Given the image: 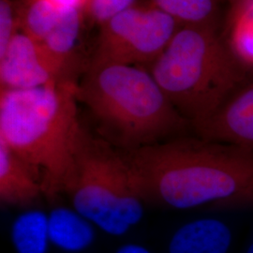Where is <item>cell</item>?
<instances>
[{
  "instance_id": "5b68a950",
  "label": "cell",
  "mask_w": 253,
  "mask_h": 253,
  "mask_svg": "<svg viewBox=\"0 0 253 253\" xmlns=\"http://www.w3.org/2000/svg\"><path fill=\"white\" fill-rule=\"evenodd\" d=\"M64 193L75 211L108 235H125L144 215L145 202L133 185L122 151L84 126Z\"/></svg>"
},
{
  "instance_id": "52a82bcc",
  "label": "cell",
  "mask_w": 253,
  "mask_h": 253,
  "mask_svg": "<svg viewBox=\"0 0 253 253\" xmlns=\"http://www.w3.org/2000/svg\"><path fill=\"white\" fill-rule=\"evenodd\" d=\"M67 80L72 79L46 53L42 43L22 32L0 54V89H28Z\"/></svg>"
},
{
  "instance_id": "5bb4252c",
  "label": "cell",
  "mask_w": 253,
  "mask_h": 253,
  "mask_svg": "<svg viewBox=\"0 0 253 253\" xmlns=\"http://www.w3.org/2000/svg\"><path fill=\"white\" fill-rule=\"evenodd\" d=\"M10 236L17 253H45L50 242L48 217L39 210L22 214L13 222Z\"/></svg>"
},
{
  "instance_id": "8992f818",
  "label": "cell",
  "mask_w": 253,
  "mask_h": 253,
  "mask_svg": "<svg viewBox=\"0 0 253 253\" xmlns=\"http://www.w3.org/2000/svg\"><path fill=\"white\" fill-rule=\"evenodd\" d=\"M182 27L148 1L136 3L100 26L93 63L149 65Z\"/></svg>"
},
{
  "instance_id": "ba28073f",
  "label": "cell",
  "mask_w": 253,
  "mask_h": 253,
  "mask_svg": "<svg viewBox=\"0 0 253 253\" xmlns=\"http://www.w3.org/2000/svg\"><path fill=\"white\" fill-rule=\"evenodd\" d=\"M191 126L200 138L253 154V83L229 98L209 118Z\"/></svg>"
},
{
  "instance_id": "7c38bea8",
  "label": "cell",
  "mask_w": 253,
  "mask_h": 253,
  "mask_svg": "<svg viewBox=\"0 0 253 253\" xmlns=\"http://www.w3.org/2000/svg\"><path fill=\"white\" fill-rule=\"evenodd\" d=\"M48 225L50 242L65 252H82L95 239L92 223L75 210L55 208L48 217Z\"/></svg>"
},
{
  "instance_id": "6da1fadb",
  "label": "cell",
  "mask_w": 253,
  "mask_h": 253,
  "mask_svg": "<svg viewBox=\"0 0 253 253\" xmlns=\"http://www.w3.org/2000/svg\"><path fill=\"white\" fill-rule=\"evenodd\" d=\"M144 202L175 209L253 206V154L203 138H177L123 151Z\"/></svg>"
},
{
  "instance_id": "2e32d148",
  "label": "cell",
  "mask_w": 253,
  "mask_h": 253,
  "mask_svg": "<svg viewBox=\"0 0 253 253\" xmlns=\"http://www.w3.org/2000/svg\"><path fill=\"white\" fill-rule=\"evenodd\" d=\"M21 32L38 42H42L54 28L60 11L48 0H22Z\"/></svg>"
},
{
  "instance_id": "44dd1931",
  "label": "cell",
  "mask_w": 253,
  "mask_h": 253,
  "mask_svg": "<svg viewBox=\"0 0 253 253\" xmlns=\"http://www.w3.org/2000/svg\"><path fill=\"white\" fill-rule=\"evenodd\" d=\"M247 253H253V242L251 244V246L249 247V249H248V251H247Z\"/></svg>"
},
{
  "instance_id": "7402d4cb",
  "label": "cell",
  "mask_w": 253,
  "mask_h": 253,
  "mask_svg": "<svg viewBox=\"0 0 253 253\" xmlns=\"http://www.w3.org/2000/svg\"><path fill=\"white\" fill-rule=\"evenodd\" d=\"M227 1H229L231 4H233V3H235V1H237V0H227Z\"/></svg>"
},
{
  "instance_id": "3957f363",
  "label": "cell",
  "mask_w": 253,
  "mask_h": 253,
  "mask_svg": "<svg viewBox=\"0 0 253 253\" xmlns=\"http://www.w3.org/2000/svg\"><path fill=\"white\" fill-rule=\"evenodd\" d=\"M77 96L98 120L100 137L123 151L161 143L190 125L141 66L91 62Z\"/></svg>"
},
{
  "instance_id": "4fadbf2b",
  "label": "cell",
  "mask_w": 253,
  "mask_h": 253,
  "mask_svg": "<svg viewBox=\"0 0 253 253\" xmlns=\"http://www.w3.org/2000/svg\"><path fill=\"white\" fill-rule=\"evenodd\" d=\"M223 40L239 63L253 69V0L231 4Z\"/></svg>"
},
{
  "instance_id": "9a60e30c",
  "label": "cell",
  "mask_w": 253,
  "mask_h": 253,
  "mask_svg": "<svg viewBox=\"0 0 253 253\" xmlns=\"http://www.w3.org/2000/svg\"><path fill=\"white\" fill-rule=\"evenodd\" d=\"M181 26L215 27L220 0H149Z\"/></svg>"
},
{
  "instance_id": "277c9868",
  "label": "cell",
  "mask_w": 253,
  "mask_h": 253,
  "mask_svg": "<svg viewBox=\"0 0 253 253\" xmlns=\"http://www.w3.org/2000/svg\"><path fill=\"white\" fill-rule=\"evenodd\" d=\"M215 27L183 26L147 70L190 126L209 118L244 79ZM146 69V68H145Z\"/></svg>"
},
{
  "instance_id": "e0dca14e",
  "label": "cell",
  "mask_w": 253,
  "mask_h": 253,
  "mask_svg": "<svg viewBox=\"0 0 253 253\" xmlns=\"http://www.w3.org/2000/svg\"><path fill=\"white\" fill-rule=\"evenodd\" d=\"M20 32V2L14 0H0V54H4L12 40Z\"/></svg>"
},
{
  "instance_id": "ffe728a7",
  "label": "cell",
  "mask_w": 253,
  "mask_h": 253,
  "mask_svg": "<svg viewBox=\"0 0 253 253\" xmlns=\"http://www.w3.org/2000/svg\"><path fill=\"white\" fill-rule=\"evenodd\" d=\"M116 253H151L141 245L126 244L121 246Z\"/></svg>"
},
{
  "instance_id": "9c48e42d",
  "label": "cell",
  "mask_w": 253,
  "mask_h": 253,
  "mask_svg": "<svg viewBox=\"0 0 253 253\" xmlns=\"http://www.w3.org/2000/svg\"><path fill=\"white\" fill-rule=\"evenodd\" d=\"M43 195L36 174L3 142H0V203L4 207H28Z\"/></svg>"
},
{
  "instance_id": "d6986e66",
  "label": "cell",
  "mask_w": 253,
  "mask_h": 253,
  "mask_svg": "<svg viewBox=\"0 0 253 253\" xmlns=\"http://www.w3.org/2000/svg\"><path fill=\"white\" fill-rule=\"evenodd\" d=\"M54 5L59 10L73 9V8H83L84 0H48Z\"/></svg>"
},
{
  "instance_id": "ac0fdd59",
  "label": "cell",
  "mask_w": 253,
  "mask_h": 253,
  "mask_svg": "<svg viewBox=\"0 0 253 253\" xmlns=\"http://www.w3.org/2000/svg\"><path fill=\"white\" fill-rule=\"evenodd\" d=\"M138 3V0H84L85 18L99 26Z\"/></svg>"
},
{
  "instance_id": "30bf717a",
  "label": "cell",
  "mask_w": 253,
  "mask_h": 253,
  "mask_svg": "<svg viewBox=\"0 0 253 253\" xmlns=\"http://www.w3.org/2000/svg\"><path fill=\"white\" fill-rule=\"evenodd\" d=\"M231 229L214 217L199 218L181 226L172 235L169 253H228Z\"/></svg>"
},
{
  "instance_id": "7a4b0ae2",
  "label": "cell",
  "mask_w": 253,
  "mask_h": 253,
  "mask_svg": "<svg viewBox=\"0 0 253 253\" xmlns=\"http://www.w3.org/2000/svg\"><path fill=\"white\" fill-rule=\"evenodd\" d=\"M78 82H54L28 89H0V142L36 174L43 195L64 193L74 169Z\"/></svg>"
},
{
  "instance_id": "8fae6325",
  "label": "cell",
  "mask_w": 253,
  "mask_h": 253,
  "mask_svg": "<svg viewBox=\"0 0 253 253\" xmlns=\"http://www.w3.org/2000/svg\"><path fill=\"white\" fill-rule=\"evenodd\" d=\"M84 20L83 8L61 10L54 28L41 42L46 53L63 70L66 75L75 81H77L76 72L79 68L76 52Z\"/></svg>"
}]
</instances>
